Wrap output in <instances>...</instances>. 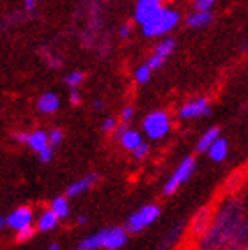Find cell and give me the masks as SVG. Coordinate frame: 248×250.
I'll use <instances>...</instances> for the list:
<instances>
[{"label": "cell", "mask_w": 248, "mask_h": 250, "mask_svg": "<svg viewBox=\"0 0 248 250\" xmlns=\"http://www.w3.org/2000/svg\"><path fill=\"white\" fill-rule=\"evenodd\" d=\"M96 181H98V176H96V174H91V176L80 179V181H77L75 185H71V187L67 188V195H69V197H75V195H78V193L89 190Z\"/></svg>", "instance_id": "obj_15"}, {"label": "cell", "mask_w": 248, "mask_h": 250, "mask_svg": "<svg viewBox=\"0 0 248 250\" xmlns=\"http://www.w3.org/2000/svg\"><path fill=\"white\" fill-rule=\"evenodd\" d=\"M115 126H117V121H115L114 117H108V119H105V123H103V131H114Z\"/></svg>", "instance_id": "obj_30"}, {"label": "cell", "mask_w": 248, "mask_h": 250, "mask_svg": "<svg viewBox=\"0 0 248 250\" xmlns=\"http://www.w3.org/2000/svg\"><path fill=\"white\" fill-rule=\"evenodd\" d=\"M27 135H29V133H18L15 139L18 140V142H23V144H25V142H27Z\"/></svg>", "instance_id": "obj_34"}, {"label": "cell", "mask_w": 248, "mask_h": 250, "mask_svg": "<svg viewBox=\"0 0 248 250\" xmlns=\"http://www.w3.org/2000/svg\"><path fill=\"white\" fill-rule=\"evenodd\" d=\"M144 130L149 139H163L170 130V119L165 112H153L144 119Z\"/></svg>", "instance_id": "obj_3"}, {"label": "cell", "mask_w": 248, "mask_h": 250, "mask_svg": "<svg viewBox=\"0 0 248 250\" xmlns=\"http://www.w3.org/2000/svg\"><path fill=\"white\" fill-rule=\"evenodd\" d=\"M39 158H41V162H43V164H48V162H52V158H53V149L50 147V146H46L44 149L39 151Z\"/></svg>", "instance_id": "obj_27"}, {"label": "cell", "mask_w": 248, "mask_h": 250, "mask_svg": "<svg viewBox=\"0 0 248 250\" xmlns=\"http://www.w3.org/2000/svg\"><path fill=\"white\" fill-rule=\"evenodd\" d=\"M57 224H59V217L52 211V209H50V211H46V213L41 215V218H39V222H38V227H39V231L46 232V231L55 229Z\"/></svg>", "instance_id": "obj_17"}, {"label": "cell", "mask_w": 248, "mask_h": 250, "mask_svg": "<svg viewBox=\"0 0 248 250\" xmlns=\"http://www.w3.org/2000/svg\"><path fill=\"white\" fill-rule=\"evenodd\" d=\"M48 250H59V245L57 243H52V245L48 247Z\"/></svg>", "instance_id": "obj_37"}, {"label": "cell", "mask_w": 248, "mask_h": 250, "mask_svg": "<svg viewBox=\"0 0 248 250\" xmlns=\"http://www.w3.org/2000/svg\"><path fill=\"white\" fill-rule=\"evenodd\" d=\"M163 62H165L163 59H160L158 55H154V53H153V55H151V59H149V61L145 64H147V66L154 71V69H160V67L163 66Z\"/></svg>", "instance_id": "obj_28"}, {"label": "cell", "mask_w": 248, "mask_h": 250, "mask_svg": "<svg viewBox=\"0 0 248 250\" xmlns=\"http://www.w3.org/2000/svg\"><path fill=\"white\" fill-rule=\"evenodd\" d=\"M162 7H163L162 0H139L137 9H135V21L144 25L145 21H149V20L153 18Z\"/></svg>", "instance_id": "obj_7"}, {"label": "cell", "mask_w": 248, "mask_h": 250, "mask_svg": "<svg viewBox=\"0 0 248 250\" xmlns=\"http://www.w3.org/2000/svg\"><path fill=\"white\" fill-rule=\"evenodd\" d=\"M160 217V208L158 206H145L142 208L139 213H135L128 218V224H126V231L128 232H140L142 229L153 224L156 218Z\"/></svg>", "instance_id": "obj_4"}, {"label": "cell", "mask_w": 248, "mask_h": 250, "mask_svg": "<svg viewBox=\"0 0 248 250\" xmlns=\"http://www.w3.org/2000/svg\"><path fill=\"white\" fill-rule=\"evenodd\" d=\"M195 11H211L215 7V0H195Z\"/></svg>", "instance_id": "obj_26"}, {"label": "cell", "mask_w": 248, "mask_h": 250, "mask_svg": "<svg viewBox=\"0 0 248 250\" xmlns=\"http://www.w3.org/2000/svg\"><path fill=\"white\" fill-rule=\"evenodd\" d=\"M85 222H87L85 217H78V224H85Z\"/></svg>", "instance_id": "obj_38"}, {"label": "cell", "mask_w": 248, "mask_h": 250, "mask_svg": "<svg viewBox=\"0 0 248 250\" xmlns=\"http://www.w3.org/2000/svg\"><path fill=\"white\" fill-rule=\"evenodd\" d=\"M25 144L39 153V151L44 149V147L48 146V135L44 133V131H34V133H29L27 135V142H25Z\"/></svg>", "instance_id": "obj_16"}, {"label": "cell", "mask_w": 248, "mask_h": 250, "mask_svg": "<svg viewBox=\"0 0 248 250\" xmlns=\"http://www.w3.org/2000/svg\"><path fill=\"white\" fill-rule=\"evenodd\" d=\"M211 20H213V15H211V11H195L193 15L188 16L186 20V25L190 27V29H204L206 25L211 23Z\"/></svg>", "instance_id": "obj_11"}, {"label": "cell", "mask_w": 248, "mask_h": 250, "mask_svg": "<svg viewBox=\"0 0 248 250\" xmlns=\"http://www.w3.org/2000/svg\"><path fill=\"white\" fill-rule=\"evenodd\" d=\"M209 114H211V108L206 98H197V100L188 101L181 108V112H179V116H181L183 119H193V117L209 116Z\"/></svg>", "instance_id": "obj_8"}, {"label": "cell", "mask_w": 248, "mask_h": 250, "mask_svg": "<svg viewBox=\"0 0 248 250\" xmlns=\"http://www.w3.org/2000/svg\"><path fill=\"white\" fill-rule=\"evenodd\" d=\"M69 100H71L73 105H80L82 98H80V94H78L77 89H71V96H69Z\"/></svg>", "instance_id": "obj_32"}, {"label": "cell", "mask_w": 248, "mask_h": 250, "mask_svg": "<svg viewBox=\"0 0 248 250\" xmlns=\"http://www.w3.org/2000/svg\"><path fill=\"white\" fill-rule=\"evenodd\" d=\"M52 211L57 215L59 218H66L69 215V204H67L66 197H59L52 202Z\"/></svg>", "instance_id": "obj_21"}, {"label": "cell", "mask_w": 248, "mask_h": 250, "mask_svg": "<svg viewBox=\"0 0 248 250\" xmlns=\"http://www.w3.org/2000/svg\"><path fill=\"white\" fill-rule=\"evenodd\" d=\"M220 137V130L218 128H211V130H207L204 135H202V139L199 140V146H197V149L201 151H207V147H209L213 142H215L216 139Z\"/></svg>", "instance_id": "obj_19"}, {"label": "cell", "mask_w": 248, "mask_h": 250, "mask_svg": "<svg viewBox=\"0 0 248 250\" xmlns=\"http://www.w3.org/2000/svg\"><path fill=\"white\" fill-rule=\"evenodd\" d=\"M177 23H179V13L174 9H165V7H162L153 18L142 25V32L145 38H156V36L167 34L168 30L174 29Z\"/></svg>", "instance_id": "obj_2"}, {"label": "cell", "mask_w": 248, "mask_h": 250, "mask_svg": "<svg viewBox=\"0 0 248 250\" xmlns=\"http://www.w3.org/2000/svg\"><path fill=\"white\" fill-rule=\"evenodd\" d=\"M62 131L61 130H52L50 133H48V146L50 147H55V146H59L62 142Z\"/></svg>", "instance_id": "obj_24"}, {"label": "cell", "mask_w": 248, "mask_h": 250, "mask_svg": "<svg viewBox=\"0 0 248 250\" xmlns=\"http://www.w3.org/2000/svg\"><path fill=\"white\" fill-rule=\"evenodd\" d=\"M151 75H153V69H151L147 64H142V66L137 69V73H135V78H137L139 83H147L149 80H151Z\"/></svg>", "instance_id": "obj_22"}, {"label": "cell", "mask_w": 248, "mask_h": 250, "mask_svg": "<svg viewBox=\"0 0 248 250\" xmlns=\"http://www.w3.org/2000/svg\"><path fill=\"white\" fill-rule=\"evenodd\" d=\"M211 222H213V211L211 208H202L201 211L197 213L193 220H191V227H190V234L191 238H202L206 234V231L209 229Z\"/></svg>", "instance_id": "obj_6"}, {"label": "cell", "mask_w": 248, "mask_h": 250, "mask_svg": "<svg viewBox=\"0 0 248 250\" xmlns=\"http://www.w3.org/2000/svg\"><path fill=\"white\" fill-rule=\"evenodd\" d=\"M103 106H105V105H103V101H96V103H94L96 110H100V108H103Z\"/></svg>", "instance_id": "obj_36"}, {"label": "cell", "mask_w": 248, "mask_h": 250, "mask_svg": "<svg viewBox=\"0 0 248 250\" xmlns=\"http://www.w3.org/2000/svg\"><path fill=\"white\" fill-rule=\"evenodd\" d=\"M207 151H209V156L213 162H224L225 156H227V153H229V146H227V140L224 139H216L213 144L207 147Z\"/></svg>", "instance_id": "obj_12"}, {"label": "cell", "mask_w": 248, "mask_h": 250, "mask_svg": "<svg viewBox=\"0 0 248 250\" xmlns=\"http://www.w3.org/2000/svg\"><path fill=\"white\" fill-rule=\"evenodd\" d=\"M149 153V146L147 144H140V146H137V147H135L133 149V154H135V158H144V156H145V154Z\"/></svg>", "instance_id": "obj_29"}, {"label": "cell", "mask_w": 248, "mask_h": 250, "mask_svg": "<svg viewBox=\"0 0 248 250\" xmlns=\"http://www.w3.org/2000/svg\"><path fill=\"white\" fill-rule=\"evenodd\" d=\"M129 32H131V25L129 23H126V25H123V27H121V38H128L129 36Z\"/></svg>", "instance_id": "obj_33"}, {"label": "cell", "mask_w": 248, "mask_h": 250, "mask_svg": "<svg viewBox=\"0 0 248 250\" xmlns=\"http://www.w3.org/2000/svg\"><path fill=\"white\" fill-rule=\"evenodd\" d=\"M34 227L32 226H25V227H21V229H18V238L16 240L18 241H27V240H30L34 236Z\"/></svg>", "instance_id": "obj_25"}, {"label": "cell", "mask_w": 248, "mask_h": 250, "mask_svg": "<svg viewBox=\"0 0 248 250\" xmlns=\"http://www.w3.org/2000/svg\"><path fill=\"white\" fill-rule=\"evenodd\" d=\"M174 48H176V41H174V39H163L162 43L156 46L154 55H158V57L163 59V61H167V57L174 52Z\"/></svg>", "instance_id": "obj_20"}, {"label": "cell", "mask_w": 248, "mask_h": 250, "mask_svg": "<svg viewBox=\"0 0 248 250\" xmlns=\"http://www.w3.org/2000/svg\"><path fill=\"white\" fill-rule=\"evenodd\" d=\"M5 222H7V226H11L16 231L25 226H30L32 224V209L30 208H18L16 211L11 213Z\"/></svg>", "instance_id": "obj_10"}, {"label": "cell", "mask_w": 248, "mask_h": 250, "mask_svg": "<svg viewBox=\"0 0 248 250\" xmlns=\"http://www.w3.org/2000/svg\"><path fill=\"white\" fill-rule=\"evenodd\" d=\"M121 144H123L124 149H128V151H133L137 146L142 144V137H140L139 131H135V130H124L123 133H121Z\"/></svg>", "instance_id": "obj_14"}, {"label": "cell", "mask_w": 248, "mask_h": 250, "mask_svg": "<svg viewBox=\"0 0 248 250\" xmlns=\"http://www.w3.org/2000/svg\"><path fill=\"white\" fill-rule=\"evenodd\" d=\"M38 108L43 112V114H53V112L59 108L57 94H53V92H46V94H43L38 101Z\"/></svg>", "instance_id": "obj_13"}, {"label": "cell", "mask_w": 248, "mask_h": 250, "mask_svg": "<svg viewBox=\"0 0 248 250\" xmlns=\"http://www.w3.org/2000/svg\"><path fill=\"white\" fill-rule=\"evenodd\" d=\"M133 114H135L133 106H126V108L123 110V121H124V123H129V121H131V117H133Z\"/></svg>", "instance_id": "obj_31"}, {"label": "cell", "mask_w": 248, "mask_h": 250, "mask_svg": "<svg viewBox=\"0 0 248 250\" xmlns=\"http://www.w3.org/2000/svg\"><path fill=\"white\" fill-rule=\"evenodd\" d=\"M105 236H106V229H105V231H100L98 234L91 236V238H85V240L80 243V250H96V249H100V247H103Z\"/></svg>", "instance_id": "obj_18"}, {"label": "cell", "mask_w": 248, "mask_h": 250, "mask_svg": "<svg viewBox=\"0 0 248 250\" xmlns=\"http://www.w3.org/2000/svg\"><path fill=\"white\" fill-rule=\"evenodd\" d=\"M2 226H4V218L0 217V227H2Z\"/></svg>", "instance_id": "obj_39"}, {"label": "cell", "mask_w": 248, "mask_h": 250, "mask_svg": "<svg viewBox=\"0 0 248 250\" xmlns=\"http://www.w3.org/2000/svg\"><path fill=\"white\" fill-rule=\"evenodd\" d=\"M201 250H247V218L241 201H229L220 209L202 236Z\"/></svg>", "instance_id": "obj_1"}, {"label": "cell", "mask_w": 248, "mask_h": 250, "mask_svg": "<svg viewBox=\"0 0 248 250\" xmlns=\"http://www.w3.org/2000/svg\"><path fill=\"white\" fill-rule=\"evenodd\" d=\"M82 82H83V73H80V71L69 73V75L66 77V83L71 87V89H77Z\"/></svg>", "instance_id": "obj_23"}, {"label": "cell", "mask_w": 248, "mask_h": 250, "mask_svg": "<svg viewBox=\"0 0 248 250\" xmlns=\"http://www.w3.org/2000/svg\"><path fill=\"white\" fill-rule=\"evenodd\" d=\"M126 241H128V231L124 227H114V229H106L103 247L108 250H117L126 245Z\"/></svg>", "instance_id": "obj_9"}, {"label": "cell", "mask_w": 248, "mask_h": 250, "mask_svg": "<svg viewBox=\"0 0 248 250\" xmlns=\"http://www.w3.org/2000/svg\"><path fill=\"white\" fill-rule=\"evenodd\" d=\"M25 2V5H27V9L29 11H32L34 7H36V0H23Z\"/></svg>", "instance_id": "obj_35"}, {"label": "cell", "mask_w": 248, "mask_h": 250, "mask_svg": "<svg viewBox=\"0 0 248 250\" xmlns=\"http://www.w3.org/2000/svg\"><path fill=\"white\" fill-rule=\"evenodd\" d=\"M193 170H195V160L191 158V156H188L186 160H183V164L177 167L174 176L167 181V185L163 188V193H165V195H172V193L179 188V185L185 183V181H188V179L191 178Z\"/></svg>", "instance_id": "obj_5"}]
</instances>
